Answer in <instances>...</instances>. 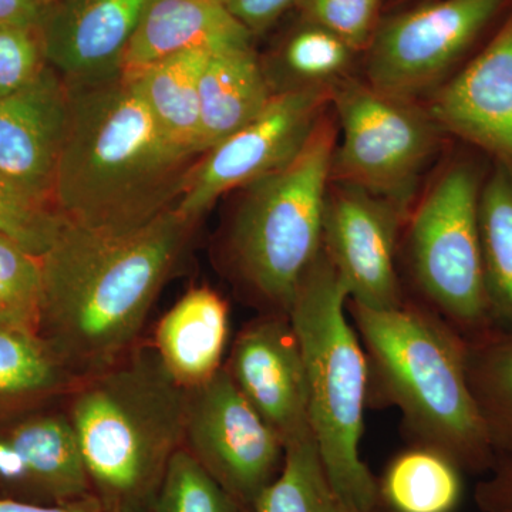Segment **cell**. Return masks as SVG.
Masks as SVG:
<instances>
[{
	"instance_id": "obj_1",
	"label": "cell",
	"mask_w": 512,
	"mask_h": 512,
	"mask_svg": "<svg viewBox=\"0 0 512 512\" xmlns=\"http://www.w3.org/2000/svg\"><path fill=\"white\" fill-rule=\"evenodd\" d=\"M197 222L175 207L127 234L64 221L40 256L37 333L80 379L119 362L140 343Z\"/></svg>"
},
{
	"instance_id": "obj_2",
	"label": "cell",
	"mask_w": 512,
	"mask_h": 512,
	"mask_svg": "<svg viewBox=\"0 0 512 512\" xmlns=\"http://www.w3.org/2000/svg\"><path fill=\"white\" fill-rule=\"evenodd\" d=\"M67 86L69 121L53 185L64 220L127 234L174 208L197 158L165 137L133 77Z\"/></svg>"
},
{
	"instance_id": "obj_3",
	"label": "cell",
	"mask_w": 512,
	"mask_h": 512,
	"mask_svg": "<svg viewBox=\"0 0 512 512\" xmlns=\"http://www.w3.org/2000/svg\"><path fill=\"white\" fill-rule=\"evenodd\" d=\"M369 363V402L400 410L410 440L451 458L464 473L487 474L497 450L467 377V343L420 303L393 309L348 302Z\"/></svg>"
},
{
	"instance_id": "obj_4",
	"label": "cell",
	"mask_w": 512,
	"mask_h": 512,
	"mask_svg": "<svg viewBox=\"0 0 512 512\" xmlns=\"http://www.w3.org/2000/svg\"><path fill=\"white\" fill-rule=\"evenodd\" d=\"M188 389L165 369L153 343L84 377L64 410L94 498L104 512H150L171 457L184 444Z\"/></svg>"
},
{
	"instance_id": "obj_5",
	"label": "cell",
	"mask_w": 512,
	"mask_h": 512,
	"mask_svg": "<svg viewBox=\"0 0 512 512\" xmlns=\"http://www.w3.org/2000/svg\"><path fill=\"white\" fill-rule=\"evenodd\" d=\"M348 291L323 248L303 276L289 320L305 365L309 420L330 483L363 511H380L377 478L360 457L369 363L348 318Z\"/></svg>"
},
{
	"instance_id": "obj_6",
	"label": "cell",
	"mask_w": 512,
	"mask_h": 512,
	"mask_svg": "<svg viewBox=\"0 0 512 512\" xmlns=\"http://www.w3.org/2000/svg\"><path fill=\"white\" fill-rule=\"evenodd\" d=\"M336 127L322 116L284 167L241 188L224 238L228 271L261 313L288 315L322 249Z\"/></svg>"
},
{
	"instance_id": "obj_7",
	"label": "cell",
	"mask_w": 512,
	"mask_h": 512,
	"mask_svg": "<svg viewBox=\"0 0 512 512\" xmlns=\"http://www.w3.org/2000/svg\"><path fill=\"white\" fill-rule=\"evenodd\" d=\"M483 183L473 163L450 165L417 205L407 232V255L423 305L464 339L493 329L478 224Z\"/></svg>"
},
{
	"instance_id": "obj_8",
	"label": "cell",
	"mask_w": 512,
	"mask_h": 512,
	"mask_svg": "<svg viewBox=\"0 0 512 512\" xmlns=\"http://www.w3.org/2000/svg\"><path fill=\"white\" fill-rule=\"evenodd\" d=\"M342 131L332 180L409 212L421 171L437 146L436 124L409 101L392 99L369 83L340 79L330 86Z\"/></svg>"
},
{
	"instance_id": "obj_9",
	"label": "cell",
	"mask_w": 512,
	"mask_h": 512,
	"mask_svg": "<svg viewBox=\"0 0 512 512\" xmlns=\"http://www.w3.org/2000/svg\"><path fill=\"white\" fill-rule=\"evenodd\" d=\"M185 450L245 511L278 477L285 447L242 396L227 369L188 389Z\"/></svg>"
},
{
	"instance_id": "obj_10",
	"label": "cell",
	"mask_w": 512,
	"mask_h": 512,
	"mask_svg": "<svg viewBox=\"0 0 512 512\" xmlns=\"http://www.w3.org/2000/svg\"><path fill=\"white\" fill-rule=\"evenodd\" d=\"M505 0H434L384 20L369 43L367 83L410 101L439 84Z\"/></svg>"
},
{
	"instance_id": "obj_11",
	"label": "cell",
	"mask_w": 512,
	"mask_h": 512,
	"mask_svg": "<svg viewBox=\"0 0 512 512\" xmlns=\"http://www.w3.org/2000/svg\"><path fill=\"white\" fill-rule=\"evenodd\" d=\"M330 101V86L276 93L264 110L195 160L175 205L198 221L227 192L284 167L301 151Z\"/></svg>"
},
{
	"instance_id": "obj_12",
	"label": "cell",
	"mask_w": 512,
	"mask_h": 512,
	"mask_svg": "<svg viewBox=\"0 0 512 512\" xmlns=\"http://www.w3.org/2000/svg\"><path fill=\"white\" fill-rule=\"evenodd\" d=\"M406 215L393 202L360 188L329 187L322 248L348 291V302L376 311L402 305L396 249Z\"/></svg>"
},
{
	"instance_id": "obj_13",
	"label": "cell",
	"mask_w": 512,
	"mask_h": 512,
	"mask_svg": "<svg viewBox=\"0 0 512 512\" xmlns=\"http://www.w3.org/2000/svg\"><path fill=\"white\" fill-rule=\"evenodd\" d=\"M224 367L284 447L313 436L305 365L288 315L261 313L247 323Z\"/></svg>"
},
{
	"instance_id": "obj_14",
	"label": "cell",
	"mask_w": 512,
	"mask_h": 512,
	"mask_svg": "<svg viewBox=\"0 0 512 512\" xmlns=\"http://www.w3.org/2000/svg\"><path fill=\"white\" fill-rule=\"evenodd\" d=\"M151 0H50L36 26L47 66L67 84L93 83L123 70L131 39Z\"/></svg>"
},
{
	"instance_id": "obj_15",
	"label": "cell",
	"mask_w": 512,
	"mask_h": 512,
	"mask_svg": "<svg viewBox=\"0 0 512 512\" xmlns=\"http://www.w3.org/2000/svg\"><path fill=\"white\" fill-rule=\"evenodd\" d=\"M67 121L69 86L46 64L32 83L0 99V178L55 204L53 185Z\"/></svg>"
},
{
	"instance_id": "obj_16",
	"label": "cell",
	"mask_w": 512,
	"mask_h": 512,
	"mask_svg": "<svg viewBox=\"0 0 512 512\" xmlns=\"http://www.w3.org/2000/svg\"><path fill=\"white\" fill-rule=\"evenodd\" d=\"M429 117L512 168V18L483 52L440 87Z\"/></svg>"
},
{
	"instance_id": "obj_17",
	"label": "cell",
	"mask_w": 512,
	"mask_h": 512,
	"mask_svg": "<svg viewBox=\"0 0 512 512\" xmlns=\"http://www.w3.org/2000/svg\"><path fill=\"white\" fill-rule=\"evenodd\" d=\"M252 36L224 0H151L124 56L123 72L184 50L251 46Z\"/></svg>"
},
{
	"instance_id": "obj_18",
	"label": "cell",
	"mask_w": 512,
	"mask_h": 512,
	"mask_svg": "<svg viewBox=\"0 0 512 512\" xmlns=\"http://www.w3.org/2000/svg\"><path fill=\"white\" fill-rule=\"evenodd\" d=\"M228 340L227 299L202 285L185 292L160 319L153 345L170 375L192 389L224 367Z\"/></svg>"
},
{
	"instance_id": "obj_19",
	"label": "cell",
	"mask_w": 512,
	"mask_h": 512,
	"mask_svg": "<svg viewBox=\"0 0 512 512\" xmlns=\"http://www.w3.org/2000/svg\"><path fill=\"white\" fill-rule=\"evenodd\" d=\"M5 436L25 463L26 490L52 505L97 504L79 437L64 407L30 416Z\"/></svg>"
},
{
	"instance_id": "obj_20",
	"label": "cell",
	"mask_w": 512,
	"mask_h": 512,
	"mask_svg": "<svg viewBox=\"0 0 512 512\" xmlns=\"http://www.w3.org/2000/svg\"><path fill=\"white\" fill-rule=\"evenodd\" d=\"M80 380L37 333L0 332V436L60 407Z\"/></svg>"
},
{
	"instance_id": "obj_21",
	"label": "cell",
	"mask_w": 512,
	"mask_h": 512,
	"mask_svg": "<svg viewBox=\"0 0 512 512\" xmlns=\"http://www.w3.org/2000/svg\"><path fill=\"white\" fill-rule=\"evenodd\" d=\"M272 97L252 46L212 53L200 79L201 154L254 120Z\"/></svg>"
},
{
	"instance_id": "obj_22",
	"label": "cell",
	"mask_w": 512,
	"mask_h": 512,
	"mask_svg": "<svg viewBox=\"0 0 512 512\" xmlns=\"http://www.w3.org/2000/svg\"><path fill=\"white\" fill-rule=\"evenodd\" d=\"M212 53L184 50L136 72H124L133 77L165 137L192 158L201 156L200 79Z\"/></svg>"
},
{
	"instance_id": "obj_23",
	"label": "cell",
	"mask_w": 512,
	"mask_h": 512,
	"mask_svg": "<svg viewBox=\"0 0 512 512\" xmlns=\"http://www.w3.org/2000/svg\"><path fill=\"white\" fill-rule=\"evenodd\" d=\"M464 471L440 451L413 444L389 461L377 478L383 512H456Z\"/></svg>"
},
{
	"instance_id": "obj_24",
	"label": "cell",
	"mask_w": 512,
	"mask_h": 512,
	"mask_svg": "<svg viewBox=\"0 0 512 512\" xmlns=\"http://www.w3.org/2000/svg\"><path fill=\"white\" fill-rule=\"evenodd\" d=\"M481 256L491 326L512 333V168L495 161L481 188Z\"/></svg>"
},
{
	"instance_id": "obj_25",
	"label": "cell",
	"mask_w": 512,
	"mask_h": 512,
	"mask_svg": "<svg viewBox=\"0 0 512 512\" xmlns=\"http://www.w3.org/2000/svg\"><path fill=\"white\" fill-rule=\"evenodd\" d=\"M471 392L497 453H512V333L466 339Z\"/></svg>"
},
{
	"instance_id": "obj_26",
	"label": "cell",
	"mask_w": 512,
	"mask_h": 512,
	"mask_svg": "<svg viewBox=\"0 0 512 512\" xmlns=\"http://www.w3.org/2000/svg\"><path fill=\"white\" fill-rule=\"evenodd\" d=\"M251 512H369L346 501L330 483L315 437L285 447L278 477L259 495ZM383 512V511H375Z\"/></svg>"
},
{
	"instance_id": "obj_27",
	"label": "cell",
	"mask_w": 512,
	"mask_h": 512,
	"mask_svg": "<svg viewBox=\"0 0 512 512\" xmlns=\"http://www.w3.org/2000/svg\"><path fill=\"white\" fill-rule=\"evenodd\" d=\"M352 52L340 37L306 22L286 39L274 60L262 64L272 92L276 94L332 86L342 79Z\"/></svg>"
},
{
	"instance_id": "obj_28",
	"label": "cell",
	"mask_w": 512,
	"mask_h": 512,
	"mask_svg": "<svg viewBox=\"0 0 512 512\" xmlns=\"http://www.w3.org/2000/svg\"><path fill=\"white\" fill-rule=\"evenodd\" d=\"M40 298L39 256L0 239V332H39Z\"/></svg>"
},
{
	"instance_id": "obj_29",
	"label": "cell",
	"mask_w": 512,
	"mask_h": 512,
	"mask_svg": "<svg viewBox=\"0 0 512 512\" xmlns=\"http://www.w3.org/2000/svg\"><path fill=\"white\" fill-rule=\"evenodd\" d=\"M184 447L165 470L150 512H244Z\"/></svg>"
},
{
	"instance_id": "obj_30",
	"label": "cell",
	"mask_w": 512,
	"mask_h": 512,
	"mask_svg": "<svg viewBox=\"0 0 512 512\" xmlns=\"http://www.w3.org/2000/svg\"><path fill=\"white\" fill-rule=\"evenodd\" d=\"M64 218L52 202L37 200L0 178V239L42 256L55 241Z\"/></svg>"
},
{
	"instance_id": "obj_31",
	"label": "cell",
	"mask_w": 512,
	"mask_h": 512,
	"mask_svg": "<svg viewBox=\"0 0 512 512\" xmlns=\"http://www.w3.org/2000/svg\"><path fill=\"white\" fill-rule=\"evenodd\" d=\"M380 0H298L303 18L329 30L352 50L369 46Z\"/></svg>"
},
{
	"instance_id": "obj_32",
	"label": "cell",
	"mask_w": 512,
	"mask_h": 512,
	"mask_svg": "<svg viewBox=\"0 0 512 512\" xmlns=\"http://www.w3.org/2000/svg\"><path fill=\"white\" fill-rule=\"evenodd\" d=\"M46 64L36 29L0 26V99L32 83Z\"/></svg>"
},
{
	"instance_id": "obj_33",
	"label": "cell",
	"mask_w": 512,
	"mask_h": 512,
	"mask_svg": "<svg viewBox=\"0 0 512 512\" xmlns=\"http://www.w3.org/2000/svg\"><path fill=\"white\" fill-rule=\"evenodd\" d=\"M474 491L478 511L512 512V453H498Z\"/></svg>"
},
{
	"instance_id": "obj_34",
	"label": "cell",
	"mask_w": 512,
	"mask_h": 512,
	"mask_svg": "<svg viewBox=\"0 0 512 512\" xmlns=\"http://www.w3.org/2000/svg\"><path fill=\"white\" fill-rule=\"evenodd\" d=\"M239 22L247 26L252 35L264 32L298 0H224Z\"/></svg>"
},
{
	"instance_id": "obj_35",
	"label": "cell",
	"mask_w": 512,
	"mask_h": 512,
	"mask_svg": "<svg viewBox=\"0 0 512 512\" xmlns=\"http://www.w3.org/2000/svg\"><path fill=\"white\" fill-rule=\"evenodd\" d=\"M39 18L37 0H0V26L36 29Z\"/></svg>"
},
{
	"instance_id": "obj_36",
	"label": "cell",
	"mask_w": 512,
	"mask_h": 512,
	"mask_svg": "<svg viewBox=\"0 0 512 512\" xmlns=\"http://www.w3.org/2000/svg\"><path fill=\"white\" fill-rule=\"evenodd\" d=\"M0 481L10 487L26 488L25 463L5 434L0 436Z\"/></svg>"
},
{
	"instance_id": "obj_37",
	"label": "cell",
	"mask_w": 512,
	"mask_h": 512,
	"mask_svg": "<svg viewBox=\"0 0 512 512\" xmlns=\"http://www.w3.org/2000/svg\"><path fill=\"white\" fill-rule=\"evenodd\" d=\"M0 512H104L99 504L47 505L0 500Z\"/></svg>"
},
{
	"instance_id": "obj_38",
	"label": "cell",
	"mask_w": 512,
	"mask_h": 512,
	"mask_svg": "<svg viewBox=\"0 0 512 512\" xmlns=\"http://www.w3.org/2000/svg\"><path fill=\"white\" fill-rule=\"evenodd\" d=\"M37 2H39L40 5H45V3L50 2V0H37Z\"/></svg>"
},
{
	"instance_id": "obj_39",
	"label": "cell",
	"mask_w": 512,
	"mask_h": 512,
	"mask_svg": "<svg viewBox=\"0 0 512 512\" xmlns=\"http://www.w3.org/2000/svg\"><path fill=\"white\" fill-rule=\"evenodd\" d=\"M244 512H249V511H244Z\"/></svg>"
},
{
	"instance_id": "obj_40",
	"label": "cell",
	"mask_w": 512,
	"mask_h": 512,
	"mask_svg": "<svg viewBox=\"0 0 512 512\" xmlns=\"http://www.w3.org/2000/svg\"><path fill=\"white\" fill-rule=\"evenodd\" d=\"M478 512H481V511H478Z\"/></svg>"
}]
</instances>
